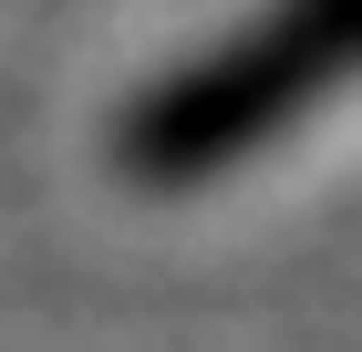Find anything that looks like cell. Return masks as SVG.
<instances>
[{
    "label": "cell",
    "instance_id": "cell-1",
    "mask_svg": "<svg viewBox=\"0 0 362 352\" xmlns=\"http://www.w3.org/2000/svg\"><path fill=\"white\" fill-rule=\"evenodd\" d=\"M362 73V0H279L259 11L238 42H218L207 62L166 73L124 114V176L145 187H197V176H218L238 166L249 145H269L290 114H310L321 93Z\"/></svg>",
    "mask_w": 362,
    "mask_h": 352
}]
</instances>
